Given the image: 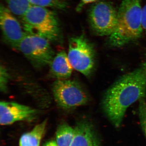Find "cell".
Instances as JSON below:
<instances>
[{
	"label": "cell",
	"mask_w": 146,
	"mask_h": 146,
	"mask_svg": "<svg viewBox=\"0 0 146 146\" xmlns=\"http://www.w3.org/2000/svg\"><path fill=\"white\" fill-rule=\"evenodd\" d=\"M146 91V72L143 66L123 76L107 90L102 105L115 127L119 126L130 106L145 98Z\"/></svg>",
	"instance_id": "6da1fadb"
},
{
	"label": "cell",
	"mask_w": 146,
	"mask_h": 146,
	"mask_svg": "<svg viewBox=\"0 0 146 146\" xmlns=\"http://www.w3.org/2000/svg\"><path fill=\"white\" fill-rule=\"evenodd\" d=\"M98 1V0H80V2L77 6L76 10L78 12H79L81 11L84 7L86 5L91 3L96 2Z\"/></svg>",
	"instance_id": "ac0fdd59"
},
{
	"label": "cell",
	"mask_w": 146,
	"mask_h": 146,
	"mask_svg": "<svg viewBox=\"0 0 146 146\" xmlns=\"http://www.w3.org/2000/svg\"><path fill=\"white\" fill-rule=\"evenodd\" d=\"M74 134V128L66 123L60 124L56 133V142L58 146H70Z\"/></svg>",
	"instance_id": "4fadbf2b"
},
{
	"label": "cell",
	"mask_w": 146,
	"mask_h": 146,
	"mask_svg": "<svg viewBox=\"0 0 146 146\" xmlns=\"http://www.w3.org/2000/svg\"><path fill=\"white\" fill-rule=\"evenodd\" d=\"M47 120L38 124L31 131L24 133L19 141V146H39L46 131Z\"/></svg>",
	"instance_id": "7c38bea8"
},
{
	"label": "cell",
	"mask_w": 146,
	"mask_h": 146,
	"mask_svg": "<svg viewBox=\"0 0 146 146\" xmlns=\"http://www.w3.org/2000/svg\"><path fill=\"white\" fill-rule=\"evenodd\" d=\"M43 146H58L56 141H50L47 142Z\"/></svg>",
	"instance_id": "ffe728a7"
},
{
	"label": "cell",
	"mask_w": 146,
	"mask_h": 146,
	"mask_svg": "<svg viewBox=\"0 0 146 146\" xmlns=\"http://www.w3.org/2000/svg\"><path fill=\"white\" fill-rule=\"evenodd\" d=\"M142 10L141 0H123L118 10L116 29L109 36L110 46L121 47L141 37Z\"/></svg>",
	"instance_id": "7a4b0ae2"
},
{
	"label": "cell",
	"mask_w": 146,
	"mask_h": 146,
	"mask_svg": "<svg viewBox=\"0 0 146 146\" xmlns=\"http://www.w3.org/2000/svg\"><path fill=\"white\" fill-rule=\"evenodd\" d=\"M142 26L143 30L146 32V4L142 10Z\"/></svg>",
	"instance_id": "d6986e66"
},
{
	"label": "cell",
	"mask_w": 146,
	"mask_h": 146,
	"mask_svg": "<svg viewBox=\"0 0 146 146\" xmlns=\"http://www.w3.org/2000/svg\"><path fill=\"white\" fill-rule=\"evenodd\" d=\"M50 42L42 36L26 33L17 49L24 54L35 68L40 69L49 65L54 57Z\"/></svg>",
	"instance_id": "5b68a950"
},
{
	"label": "cell",
	"mask_w": 146,
	"mask_h": 146,
	"mask_svg": "<svg viewBox=\"0 0 146 146\" xmlns=\"http://www.w3.org/2000/svg\"><path fill=\"white\" fill-rule=\"evenodd\" d=\"M13 14L22 18L31 5L29 0H5Z\"/></svg>",
	"instance_id": "5bb4252c"
},
{
	"label": "cell",
	"mask_w": 146,
	"mask_h": 146,
	"mask_svg": "<svg viewBox=\"0 0 146 146\" xmlns=\"http://www.w3.org/2000/svg\"><path fill=\"white\" fill-rule=\"evenodd\" d=\"M138 114L141 127L146 137V102L145 98L139 100Z\"/></svg>",
	"instance_id": "e0dca14e"
},
{
	"label": "cell",
	"mask_w": 146,
	"mask_h": 146,
	"mask_svg": "<svg viewBox=\"0 0 146 146\" xmlns=\"http://www.w3.org/2000/svg\"><path fill=\"white\" fill-rule=\"evenodd\" d=\"M52 95L58 106L71 110L86 104L88 95L79 82L75 80H56L52 84Z\"/></svg>",
	"instance_id": "8992f818"
},
{
	"label": "cell",
	"mask_w": 146,
	"mask_h": 146,
	"mask_svg": "<svg viewBox=\"0 0 146 146\" xmlns=\"http://www.w3.org/2000/svg\"><path fill=\"white\" fill-rule=\"evenodd\" d=\"M74 129V137L70 146H100L93 127L88 122H79Z\"/></svg>",
	"instance_id": "8fae6325"
},
{
	"label": "cell",
	"mask_w": 146,
	"mask_h": 146,
	"mask_svg": "<svg viewBox=\"0 0 146 146\" xmlns=\"http://www.w3.org/2000/svg\"><path fill=\"white\" fill-rule=\"evenodd\" d=\"M21 20L25 33L42 36L51 42L60 39V25L57 16L47 7L31 5Z\"/></svg>",
	"instance_id": "3957f363"
},
{
	"label": "cell",
	"mask_w": 146,
	"mask_h": 146,
	"mask_svg": "<svg viewBox=\"0 0 146 146\" xmlns=\"http://www.w3.org/2000/svg\"><path fill=\"white\" fill-rule=\"evenodd\" d=\"M118 10L110 2L99 1L91 7L88 21L91 30L98 36H110L115 30Z\"/></svg>",
	"instance_id": "52a82bcc"
},
{
	"label": "cell",
	"mask_w": 146,
	"mask_h": 146,
	"mask_svg": "<svg viewBox=\"0 0 146 146\" xmlns=\"http://www.w3.org/2000/svg\"><path fill=\"white\" fill-rule=\"evenodd\" d=\"M10 79V74L4 65L0 68V90L4 94L8 91V84Z\"/></svg>",
	"instance_id": "2e32d148"
},
{
	"label": "cell",
	"mask_w": 146,
	"mask_h": 146,
	"mask_svg": "<svg viewBox=\"0 0 146 146\" xmlns=\"http://www.w3.org/2000/svg\"><path fill=\"white\" fill-rule=\"evenodd\" d=\"M36 109L12 102H1L0 123L2 125L12 124L16 122L30 119L37 114Z\"/></svg>",
	"instance_id": "9c48e42d"
},
{
	"label": "cell",
	"mask_w": 146,
	"mask_h": 146,
	"mask_svg": "<svg viewBox=\"0 0 146 146\" xmlns=\"http://www.w3.org/2000/svg\"><path fill=\"white\" fill-rule=\"evenodd\" d=\"M32 5L56 9H65L68 5V0H29Z\"/></svg>",
	"instance_id": "9a60e30c"
},
{
	"label": "cell",
	"mask_w": 146,
	"mask_h": 146,
	"mask_svg": "<svg viewBox=\"0 0 146 146\" xmlns=\"http://www.w3.org/2000/svg\"><path fill=\"white\" fill-rule=\"evenodd\" d=\"M50 74L56 80L68 79L72 72L68 54L61 51L55 55L50 65Z\"/></svg>",
	"instance_id": "30bf717a"
},
{
	"label": "cell",
	"mask_w": 146,
	"mask_h": 146,
	"mask_svg": "<svg viewBox=\"0 0 146 146\" xmlns=\"http://www.w3.org/2000/svg\"><path fill=\"white\" fill-rule=\"evenodd\" d=\"M142 66H143V68H144V70H145V72H146V62L144 63L143 65Z\"/></svg>",
	"instance_id": "44dd1931"
},
{
	"label": "cell",
	"mask_w": 146,
	"mask_h": 146,
	"mask_svg": "<svg viewBox=\"0 0 146 146\" xmlns=\"http://www.w3.org/2000/svg\"><path fill=\"white\" fill-rule=\"evenodd\" d=\"M0 24L4 38L10 46L17 49L26 33L9 9L3 5L0 9Z\"/></svg>",
	"instance_id": "ba28073f"
},
{
	"label": "cell",
	"mask_w": 146,
	"mask_h": 146,
	"mask_svg": "<svg viewBox=\"0 0 146 146\" xmlns=\"http://www.w3.org/2000/svg\"><path fill=\"white\" fill-rule=\"evenodd\" d=\"M68 56L73 69L89 77L94 70L95 49L84 34L69 39Z\"/></svg>",
	"instance_id": "277c9868"
}]
</instances>
